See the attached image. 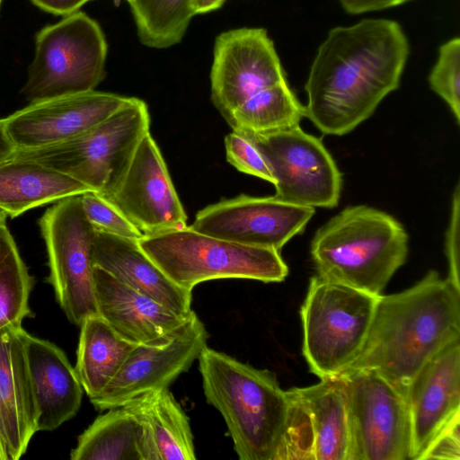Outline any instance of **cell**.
<instances>
[{
    "instance_id": "cell-10",
    "label": "cell",
    "mask_w": 460,
    "mask_h": 460,
    "mask_svg": "<svg viewBox=\"0 0 460 460\" xmlns=\"http://www.w3.org/2000/svg\"><path fill=\"white\" fill-rule=\"evenodd\" d=\"M348 395L347 460H410L411 423L407 397L371 370L342 375Z\"/></svg>"
},
{
    "instance_id": "cell-15",
    "label": "cell",
    "mask_w": 460,
    "mask_h": 460,
    "mask_svg": "<svg viewBox=\"0 0 460 460\" xmlns=\"http://www.w3.org/2000/svg\"><path fill=\"white\" fill-rule=\"evenodd\" d=\"M106 199L144 235L188 226L186 213L150 132L139 142L124 176Z\"/></svg>"
},
{
    "instance_id": "cell-1",
    "label": "cell",
    "mask_w": 460,
    "mask_h": 460,
    "mask_svg": "<svg viewBox=\"0 0 460 460\" xmlns=\"http://www.w3.org/2000/svg\"><path fill=\"white\" fill-rule=\"evenodd\" d=\"M409 51L402 27L392 20L332 28L305 84V117L323 134H348L398 88Z\"/></svg>"
},
{
    "instance_id": "cell-30",
    "label": "cell",
    "mask_w": 460,
    "mask_h": 460,
    "mask_svg": "<svg viewBox=\"0 0 460 460\" xmlns=\"http://www.w3.org/2000/svg\"><path fill=\"white\" fill-rule=\"evenodd\" d=\"M287 394L288 414L274 460H314V433L310 414L293 388L287 390Z\"/></svg>"
},
{
    "instance_id": "cell-40",
    "label": "cell",
    "mask_w": 460,
    "mask_h": 460,
    "mask_svg": "<svg viewBox=\"0 0 460 460\" xmlns=\"http://www.w3.org/2000/svg\"><path fill=\"white\" fill-rule=\"evenodd\" d=\"M0 460H8L7 455L5 453L4 447L0 438Z\"/></svg>"
},
{
    "instance_id": "cell-14",
    "label": "cell",
    "mask_w": 460,
    "mask_h": 460,
    "mask_svg": "<svg viewBox=\"0 0 460 460\" xmlns=\"http://www.w3.org/2000/svg\"><path fill=\"white\" fill-rule=\"evenodd\" d=\"M314 214V208L290 204L274 196L241 194L199 210L190 227L228 242L280 251L304 232Z\"/></svg>"
},
{
    "instance_id": "cell-28",
    "label": "cell",
    "mask_w": 460,
    "mask_h": 460,
    "mask_svg": "<svg viewBox=\"0 0 460 460\" xmlns=\"http://www.w3.org/2000/svg\"><path fill=\"white\" fill-rule=\"evenodd\" d=\"M141 43L163 49L180 43L195 15L192 0H126Z\"/></svg>"
},
{
    "instance_id": "cell-22",
    "label": "cell",
    "mask_w": 460,
    "mask_h": 460,
    "mask_svg": "<svg viewBox=\"0 0 460 460\" xmlns=\"http://www.w3.org/2000/svg\"><path fill=\"white\" fill-rule=\"evenodd\" d=\"M141 424L146 460H195L189 419L168 388L152 390L123 404Z\"/></svg>"
},
{
    "instance_id": "cell-24",
    "label": "cell",
    "mask_w": 460,
    "mask_h": 460,
    "mask_svg": "<svg viewBox=\"0 0 460 460\" xmlns=\"http://www.w3.org/2000/svg\"><path fill=\"white\" fill-rule=\"evenodd\" d=\"M320 380L310 386L293 387L312 420L314 460H347L349 436L345 378Z\"/></svg>"
},
{
    "instance_id": "cell-38",
    "label": "cell",
    "mask_w": 460,
    "mask_h": 460,
    "mask_svg": "<svg viewBox=\"0 0 460 460\" xmlns=\"http://www.w3.org/2000/svg\"><path fill=\"white\" fill-rule=\"evenodd\" d=\"M16 148L8 137L3 119H0V164L13 158Z\"/></svg>"
},
{
    "instance_id": "cell-33",
    "label": "cell",
    "mask_w": 460,
    "mask_h": 460,
    "mask_svg": "<svg viewBox=\"0 0 460 460\" xmlns=\"http://www.w3.org/2000/svg\"><path fill=\"white\" fill-rule=\"evenodd\" d=\"M226 159L238 171L274 183L260 151L246 137L233 131L225 137Z\"/></svg>"
},
{
    "instance_id": "cell-41",
    "label": "cell",
    "mask_w": 460,
    "mask_h": 460,
    "mask_svg": "<svg viewBox=\"0 0 460 460\" xmlns=\"http://www.w3.org/2000/svg\"><path fill=\"white\" fill-rule=\"evenodd\" d=\"M7 217V214L3 209L0 208V220L6 219Z\"/></svg>"
},
{
    "instance_id": "cell-21",
    "label": "cell",
    "mask_w": 460,
    "mask_h": 460,
    "mask_svg": "<svg viewBox=\"0 0 460 460\" xmlns=\"http://www.w3.org/2000/svg\"><path fill=\"white\" fill-rule=\"evenodd\" d=\"M93 265L178 314L192 312V291L167 277L142 250L138 240L94 230Z\"/></svg>"
},
{
    "instance_id": "cell-12",
    "label": "cell",
    "mask_w": 460,
    "mask_h": 460,
    "mask_svg": "<svg viewBox=\"0 0 460 460\" xmlns=\"http://www.w3.org/2000/svg\"><path fill=\"white\" fill-rule=\"evenodd\" d=\"M208 333L195 312L161 339L137 344L115 376L91 402L98 410L119 407L152 390L168 388L188 371L207 346Z\"/></svg>"
},
{
    "instance_id": "cell-17",
    "label": "cell",
    "mask_w": 460,
    "mask_h": 460,
    "mask_svg": "<svg viewBox=\"0 0 460 460\" xmlns=\"http://www.w3.org/2000/svg\"><path fill=\"white\" fill-rule=\"evenodd\" d=\"M411 458L421 460L432 441L460 420V339L420 370L407 392Z\"/></svg>"
},
{
    "instance_id": "cell-25",
    "label": "cell",
    "mask_w": 460,
    "mask_h": 460,
    "mask_svg": "<svg viewBox=\"0 0 460 460\" xmlns=\"http://www.w3.org/2000/svg\"><path fill=\"white\" fill-rule=\"evenodd\" d=\"M75 372L89 396L97 395L115 376L136 343L119 336L99 314L82 323Z\"/></svg>"
},
{
    "instance_id": "cell-31",
    "label": "cell",
    "mask_w": 460,
    "mask_h": 460,
    "mask_svg": "<svg viewBox=\"0 0 460 460\" xmlns=\"http://www.w3.org/2000/svg\"><path fill=\"white\" fill-rule=\"evenodd\" d=\"M430 88L448 105L456 122H460V40L454 38L442 44L438 60L429 75Z\"/></svg>"
},
{
    "instance_id": "cell-19",
    "label": "cell",
    "mask_w": 460,
    "mask_h": 460,
    "mask_svg": "<svg viewBox=\"0 0 460 460\" xmlns=\"http://www.w3.org/2000/svg\"><path fill=\"white\" fill-rule=\"evenodd\" d=\"M93 282L98 314L136 344L167 336L191 314H178L98 267H93Z\"/></svg>"
},
{
    "instance_id": "cell-16",
    "label": "cell",
    "mask_w": 460,
    "mask_h": 460,
    "mask_svg": "<svg viewBox=\"0 0 460 460\" xmlns=\"http://www.w3.org/2000/svg\"><path fill=\"white\" fill-rule=\"evenodd\" d=\"M129 97L89 91L31 102L3 119L16 149H33L75 138L92 129Z\"/></svg>"
},
{
    "instance_id": "cell-42",
    "label": "cell",
    "mask_w": 460,
    "mask_h": 460,
    "mask_svg": "<svg viewBox=\"0 0 460 460\" xmlns=\"http://www.w3.org/2000/svg\"><path fill=\"white\" fill-rule=\"evenodd\" d=\"M2 2H3V0H0V7H1V4H2Z\"/></svg>"
},
{
    "instance_id": "cell-37",
    "label": "cell",
    "mask_w": 460,
    "mask_h": 460,
    "mask_svg": "<svg viewBox=\"0 0 460 460\" xmlns=\"http://www.w3.org/2000/svg\"><path fill=\"white\" fill-rule=\"evenodd\" d=\"M40 10L53 15L66 16L77 12L92 0H31Z\"/></svg>"
},
{
    "instance_id": "cell-5",
    "label": "cell",
    "mask_w": 460,
    "mask_h": 460,
    "mask_svg": "<svg viewBox=\"0 0 460 460\" xmlns=\"http://www.w3.org/2000/svg\"><path fill=\"white\" fill-rule=\"evenodd\" d=\"M149 127L146 103L129 97L113 114L87 132L51 146L16 149L13 158L38 163L109 198Z\"/></svg>"
},
{
    "instance_id": "cell-3",
    "label": "cell",
    "mask_w": 460,
    "mask_h": 460,
    "mask_svg": "<svg viewBox=\"0 0 460 460\" xmlns=\"http://www.w3.org/2000/svg\"><path fill=\"white\" fill-rule=\"evenodd\" d=\"M207 402L222 415L241 460H274L288 414L274 373L206 346L199 358Z\"/></svg>"
},
{
    "instance_id": "cell-35",
    "label": "cell",
    "mask_w": 460,
    "mask_h": 460,
    "mask_svg": "<svg viewBox=\"0 0 460 460\" xmlns=\"http://www.w3.org/2000/svg\"><path fill=\"white\" fill-rule=\"evenodd\" d=\"M460 420L445 429L430 444L421 459L460 458Z\"/></svg>"
},
{
    "instance_id": "cell-29",
    "label": "cell",
    "mask_w": 460,
    "mask_h": 460,
    "mask_svg": "<svg viewBox=\"0 0 460 460\" xmlns=\"http://www.w3.org/2000/svg\"><path fill=\"white\" fill-rule=\"evenodd\" d=\"M34 279L22 259L6 224L0 220V330L21 326L33 314L29 305Z\"/></svg>"
},
{
    "instance_id": "cell-39",
    "label": "cell",
    "mask_w": 460,
    "mask_h": 460,
    "mask_svg": "<svg viewBox=\"0 0 460 460\" xmlns=\"http://www.w3.org/2000/svg\"><path fill=\"white\" fill-rule=\"evenodd\" d=\"M226 0H192V8L196 14L206 13L220 8Z\"/></svg>"
},
{
    "instance_id": "cell-11",
    "label": "cell",
    "mask_w": 460,
    "mask_h": 460,
    "mask_svg": "<svg viewBox=\"0 0 460 460\" xmlns=\"http://www.w3.org/2000/svg\"><path fill=\"white\" fill-rule=\"evenodd\" d=\"M241 135L250 139L264 158L274 179L275 198L314 208L337 206L341 173L318 137L299 126Z\"/></svg>"
},
{
    "instance_id": "cell-34",
    "label": "cell",
    "mask_w": 460,
    "mask_h": 460,
    "mask_svg": "<svg viewBox=\"0 0 460 460\" xmlns=\"http://www.w3.org/2000/svg\"><path fill=\"white\" fill-rule=\"evenodd\" d=\"M460 189L457 183L453 194L451 214L446 234V255L448 261L447 279L458 289L459 281Z\"/></svg>"
},
{
    "instance_id": "cell-2",
    "label": "cell",
    "mask_w": 460,
    "mask_h": 460,
    "mask_svg": "<svg viewBox=\"0 0 460 460\" xmlns=\"http://www.w3.org/2000/svg\"><path fill=\"white\" fill-rule=\"evenodd\" d=\"M457 339L460 289L429 270L412 287L379 296L363 349L345 372L374 371L407 397L424 365Z\"/></svg>"
},
{
    "instance_id": "cell-6",
    "label": "cell",
    "mask_w": 460,
    "mask_h": 460,
    "mask_svg": "<svg viewBox=\"0 0 460 460\" xmlns=\"http://www.w3.org/2000/svg\"><path fill=\"white\" fill-rule=\"evenodd\" d=\"M138 243L167 277L190 291L213 279H246L270 283L281 282L288 275L279 251L228 242L190 226L144 235Z\"/></svg>"
},
{
    "instance_id": "cell-4",
    "label": "cell",
    "mask_w": 460,
    "mask_h": 460,
    "mask_svg": "<svg viewBox=\"0 0 460 460\" xmlns=\"http://www.w3.org/2000/svg\"><path fill=\"white\" fill-rule=\"evenodd\" d=\"M310 252L317 275L379 296L406 261L408 234L393 216L350 206L316 231Z\"/></svg>"
},
{
    "instance_id": "cell-7",
    "label": "cell",
    "mask_w": 460,
    "mask_h": 460,
    "mask_svg": "<svg viewBox=\"0 0 460 460\" xmlns=\"http://www.w3.org/2000/svg\"><path fill=\"white\" fill-rule=\"evenodd\" d=\"M379 296L311 278L300 315L303 354L313 374L334 377L349 367L363 349Z\"/></svg>"
},
{
    "instance_id": "cell-20",
    "label": "cell",
    "mask_w": 460,
    "mask_h": 460,
    "mask_svg": "<svg viewBox=\"0 0 460 460\" xmlns=\"http://www.w3.org/2000/svg\"><path fill=\"white\" fill-rule=\"evenodd\" d=\"M24 341L38 409L37 431H52L77 413L84 388L61 349L28 332Z\"/></svg>"
},
{
    "instance_id": "cell-26",
    "label": "cell",
    "mask_w": 460,
    "mask_h": 460,
    "mask_svg": "<svg viewBox=\"0 0 460 460\" xmlns=\"http://www.w3.org/2000/svg\"><path fill=\"white\" fill-rule=\"evenodd\" d=\"M72 460H146L145 435L125 406L108 409L79 436Z\"/></svg>"
},
{
    "instance_id": "cell-36",
    "label": "cell",
    "mask_w": 460,
    "mask_h": 460,
    "mask_svg": "<svg viewBox=\"0 0 460 460\" xmlns=\"http://www.w3.org/2000/svg\"><path fill=\"white\" fill-rule=\"evenodd\" d=\"M347 13L356 15L400 5L411 0H338Z\"/></svg>"
},
{
    "instance_id": "cell-9",
    "label": "cell",
    "mask_w": 460,
    "mask_h": 460,
    "mask_svg": "<svg viewBox=\"0 0 460 460\" xmlns=\"http://www.w3.org/2000/svg\"><path fill=\"white\" fill-rule=\"evenodd\" d=\"M39 225L48 253L47 280L68 320L80 325L86 317L98 314L93 265L94 229L84 214L81 194L58 200Z\"/></svg>"
},
{
    "instance_id": "cell-18",
    "label": "cell",
    "mask_w": 460,
    "mask_h": 460,
    "mask_svg": "<svg viewBox=\"0 0 460 460\" xmlns=\"http://www.w3.org/2000/svg\"><path fill=\"white\" fill-rule=\"evenodd\" d=\"M22 326L0 330V438L8 460H18L37 432L38 409L31 386Z\"/></svg>"
},
{
    "instance_id": "cell-23",
    "label": "cell",
    "mask_w": 460,
    "mask_h": 460,
    "mask_svg": "<svg viewBox=\"0 0 460 460\" xmlns=\"http://www.w3.org/2000/svg\"><path fill=\"white\" fill-rule=\"evenodd\" d=\"M89 190L82 182L32 161L12 158L0 164V208L11 217Z\"/></svg>"
},
{
    "instance_id": "cell-8",
    "label": "cell",
    "mask_w": 460,
    "mask_h": 460,
    "mask_svg": "<svg viewBox=\"0 0 460 460\" xmlns=\"http://www.w3.org/2000/svg\"><path fill=\"white\" fill-rule=\"evenodd\" d=\"M107 51L95 20L78 11L64 16L37 32L22 93L31 103L93 91L105 77Z\"/></svg>"
},
{
    "instance_id": "cell-32",
    "label": "cell",
    "mask_w": 460,
    "mask_h": 460,
    "mask_svg": "<svg viewBox=\"0 0 460 460\" xmlns=\"http://www.w3.org/2000/svg\"><path fill=\"white\" fill-rule=\"evenodd\" d=\"M81 202L84 214L94 230L135 240L144 236L114 204L101 194L86 191L81 194Z\"/></svg>"
},
{
    "instance_id": "cell-13",
    "label": "cell",
    "mask_w": 460,
    "mask_h": 460,
    "mask_svg": "<svg viewBox=\"0 0 460 460\" xmlns=\"http://www.w3.org/2000/svg\"><path fill=\"white\" fill-rule=\"evenodd\" d=\"M286 81L274 44L263 28L234 29L216 38L211 101L226 120L252 95Z\"/></svg>"
},
{
    "instance_id": "cell-27",
    "label": "cell",
    "mask_w": 460,
    "mask_h": 460,
    "mask_svg": "<svg viewBox=\"0 0 460 460\" xmlns=\"http://www.w3.org/2000/svg\"><path fill=\"white\" fill-rule=\"evenodd\" d=\"M303 106L288 82L261 90L245 101L226 119L233 131L264 134L299 126Z\"/></svg>"
}]
</instances>
